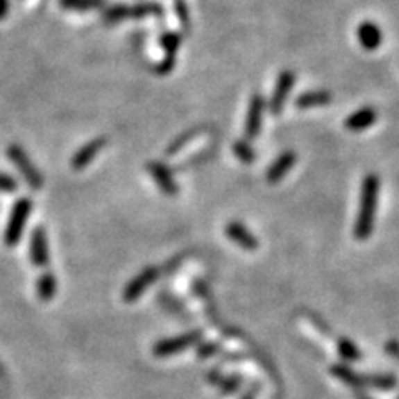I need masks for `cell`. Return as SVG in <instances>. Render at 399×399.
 <instances>
[{
	"label": "cell",
	"mask_w": 399,
	"mask_h": 399,
	"mask_svg": "<svg viewBox=\"0 0 399 399\" xmlns=\"http://www.w3.org/2000/svg\"><path fill=\"white\" fill-rule=\"evenodd\" d=\"M377 193H380V178L376 175H368L361 188V207L355 225V237L359 241H364L375 228L373 225L376 217Z\"/></svg>",
	"instance_id": "cell-1"
},
{
	"label": "cell",
	"mask_w": 399,
	"mask_h": 399,
	"mask_svg": "<svg viewBox=\"0 0 399 399\" xmlns=\"http://www.w3.org/2000/svg\"><path fill=\"white\" fill-rule=\"evenodd\" d=\"M160 14H162V7L153 2L137 3V6H113L105 12L103 20L107 24H115L127 19H144V17Z\"/></svg>",
	"instance_id": "cell-2"
},
{
	"label": "cell",
	"mask_w": 399,
	"mask_h": 399,
	"mask_svg": "<svg viewBox=\"0 0 399 399\" xmlns=\"http://www.w3.org/2000/svg\"><path fill=\"white\" fill-rule=\"evenodd\" d=\"M32 212V200L24 196L20 198L12 208L10 218H8V223L6 228V243L7 246H15L19 243L20 237H22L24 225L28 220Z\"/></svg>",
	"instance_id": "cell-3"
},
{
	"label": "cell",
	"mask_w": 399,
	"mask_h": 399,
	"mask_svg": "<svg viewBox=\"0 0 399 399\" xmlns=\"http://www.w3.org/2000/svg\"><path fill=\"white\" fill-rule=\"evenodd\" d=\"M7 155L8 158L12 160V163L19 168V171L22 173L25 182L28 183V187H31L32 190H40L42 185H44V178H42L39 170L32 165L31 158H28V155L24 152L22 146L10 145L7 150Z\"/></svg>",
	"instance_id": "cell-4"
},
{
	"label": "cell",
	"mask_w": 399,
	"mask_h": 399,
	"mask_svg": "<svg viewBox=\"0 0 399 399\" xmlns=\"http://www.w3.org/2000/svg\"><path fill=\"white\" fill-rule=\"evenodd\" d=\"M201 339V331L195 330L190 331V333H185L182 336H175V338H168V339H162L153 346V355L160 356V358H165V356H171V355H178L188 348L195 346L198 344Z\"/></svg>",
	"instance_id": "cell-5"
},
{
	"label": "cell",
	"mask_w": 399,
	"mask_h": 399,
	"mask_svg": "<svg viewBox=\"0 0 399 399\" xmlns=\"http://www.w3.org/2000/svg\"><path fill=\"white\" fill-rule=\"evenodd\" d=\"M158 268L157 266H146L145 270H142L133 280L128 281V285L124 289V301L127 303H133L138 298L145 293V289H148L155 283V280L158 278Z\"/></svg>",
	"instance_id": "cell-6"
},
{
	"label": "cell",
	"mask_w": 399,
	"mask_h": 399,
	"mask_svg": "<svg viewBox=\"0 0 399 399\" xmlns=\"http://www.w3.org/2000/svg\"><path fill=\"white\" fill-rule=\"evenodd\" d=\"M295 80L296 75L291 72V70H285L278 75V80H276L275 90H273L271 100H270V110L273 115H278V113L283 112L285 102H287L289 90L295 87Z\"/></svg>",
	"instance_id": "cell-7"
},
{
	"label": "cell",
	"mask_w": 399,
	"mask_h": 399,
	"mask_svg": "<svg viewBox=\"0 0 399 399\" xmlns=\"http://www.w3.org/2000/svg\"><path fill=\"white\" fill-rule=\"evenodd\" d=\"M264 110V100L260 94L251 96L250 107L246 113V124H245V135L248 140H255L258 137L260 128H262V117Z\"/></svg>",
	"instance_id": "cell-8"
},
{
	"label": "cell",
	"mask_w": 399,
	"mask_h": 399,
	"mask_svg": "<svg viewBox=\"0 0 399 399\" xmlns=\"http://www.w3.org/2000/svg\"><path fill=\"white\" fill-rule=\"evenodd\" d=\"M146 168H148L152 178L155 180V182H157L160 190L165 193V195L173 196V195H176V193H178V185H176L173 175H171V171H170V168H168L165 163L150 162L148 165H146Z\"/></svg>",
	"instance_id": "cell-9"
},
{
	"label": "cell",
	"mask_w": 399,
	"mask_h": 399,
	"mask_svg": "<svg viewBox=\"0 0 399 399\" xmlns=\"http://www.w3.org/2000/svg\"><path fill=\"white\" fill-rule=\"evenodd\" d=\"M31 260L37 268H44L49 264V245L45 230L39 226L33 230L31 239Z\"/></svg>",
	"instance_id": "cell-10"
},
{
	"label": "cell",
	"mask_w": 399,
	"mask_h": 399,
	"mask_svg": "<svg viewBox=\"0 0 399 399\" xmlns=\"http://www.w3.org/2000/svg\"><path fill=\"white\" fill-rule=\"evenodd\" d=\"M356 37L364 50H376L383 42V32L377 27V24L371 20H364L358 25Z\"/></svg>",
	"instance_id": "cell-11"
},
{
	"label": "cell",
	"mask_w": 399,
	"mask_h": 399,
	"mask_svg": "<svg viewBox=\"0 0 399 399\" xmlns=\"http://www.w3.org/2000/svg\"><path fill=\"white\" fill-rule=\"evenodd\" d=\"M107 140L105 138H95V140L88 142L87 145H83L72 158V168L74 170H83V168L90 165L94 162V158L100 153V150L103 148Z\"/></svg>",
	"instance_id": "cell-12"
},
{
	"label": "cell",
	"mask_w": 399,
	"mask_h": 399,
	"mask_svg": "<svg viewBox=\"0 0 399 399\" xmlns=\"http://www.w3.org/2000/svg\"><path fill=\"white\" fill-rule=\"evenodd\" d=\"M225 233L228 235L233 243H237L238 246H241L243 250L253 251L258 248V239H256L255 235H251L245 226H243L241 223H238V221H232V223L226 225Z\"/></svg>",
	"instance_id": "cell-13"
},
{
	"label": "cell",
	"mask_w": 399,
	"mask_h": 399,
	"mask_svg": "<svg viewBox=\"0 0 399 399\" xmlns=\"http://www.w3.org/2000/svg\"><path fill=\"white\" fill-rule=\"evenodd\" d=\"M295 163H296V155L293 152H285L283 155H280V157L273 162V165L268 168L266 171L268 183L275 185L281 182V180L285 178V175L289 171V168L295 167Z\"/></svg>",
	"instance_id": "cell-14"
},
{
	"label": "cell",
	"mask_w": 399,
	"mask_h": 399,
	"mask_svg": "<svg viewBox=\"0 0 399 399\" xmlns=\"http://www.w3.org/2000/svg\"><path fill=\"white\" fill-rule=\"evenodd\" d=\"M376 119H377V113L375 108L364 107L358 112L351 113V115L346 119V121H344V127H346L348 130H351V132H359V130H364V128L371 127V125H375Z\"/></svg>",
	"instance_id": "cell-15"
},
{
	"label": "cell",
	"mask_w": 399,
	"mask_h": 399,
	"mask_svg": "<svg viewBox=\"0 0 399 399\" xmlns=\"http://www.w3.org/2000/svg\"><path fill=\"white\" fill-rule=\"evenodd\" d=\"M333 100V96L328 90H312L305 92L296 99V107L300 110H306V108H314V107H325Z\"/></svg>",
	"instance_id": "cell-16"
},
{
	"label": "cell",
	"mask_w": 399,
	"mask_h": 399,
	"mask_svg": "<svg viewBox=\"0 0 399 399\" xmlns=\"http://www.w3.org/2000/svg\"><path fill=\"white\" fill-rule=\"evenodd\" d=\"M331 371H333V375L339 377L343 383L350 384L353 388H364V386L369 388V376H361L358 373L353 371V369L341 366V364H336V366L331 368Z\"/></svg>",
	"instance_id": "cell-17"
},
{
	"label": "cell",
	"mask_w": 399,
	"mask_h": 399,
	"mask_svg": "<svg viewBox=\"0 0 399 399\" xmlns=\"http://www.w3.org/2000/svg\"><path fill=\"white\" fill-rule=\"evenodd\" d=\"M37 296L42 301H50L57 293V278L53 273H44L40 275V278L37 280Z\"/></svg>",
	"instance_id": "cell-18"
},
{
	"label": "cell",
	"mask_w": 399,
	"mask_h": 399,
	"mask_svg": "<svg viewBox=\"0 0 399 399\" xmlns=\"http://www.w3.org/2000/svg\"><path fill=\"white\" fill-rule=\"evenodd\" d=\"M208 380L212 381V383H217L218 386H220L221 391L226 393V394L235 393L239 388V386H241V377H238V376L225 377V376H221L218 371H210Z\"/></svg>",
	"instance_id": "cell-19"
},
{
	"label": "cell",
	"mask_w": 399,
	"mask_h": 399,
	"mask_svg": "<svg viewBox=\"0 0 399 399\" xmlns=\"http://www.w3.org/2000/svg\"><path fill=\"white\" fill-rule=\"evenodd\" d=\"M60 6L69 10H95L103 7V0H60Z\"/></svg>",
	"instance_id": "cell-20"
},
{
	"label": "cell",
	"mask_w": 399,
	"mask_h": 399,
	"mask_svg": "<svg viewBox=\"0 0 399 399\" xmlns=\"http://www.w3.org/2000/svg\"><path fill=\"white\" fill-rule=\"evenodd\" d=\"M338 351L343 359L348 361H358L361 359V351L356 348V344L350 341V339H339L338 341Z\"/></svg>",
	"instance_id": "cell-21"
},
{
	"label": "cell",
	"mask_w": 399,
	"mask_h": 399,
	"mask_svg": "<svg viewBox=\"0 0 399 399\" xmlns=\"http://www.w3.org/2000/svg\"><path fill=\"white\" fill-rule=\"evenodd\" d=\"M233 153L237 155V157L241 160L243 163H246V165H250V163H253L255 162V158H256V153H255V150L251 148L250 144L248 142H243V140H239V142H235V145H233Z\"/></svg>",
	"instance_id": "cell-22"
},
{
	"label": "cell",
	"mask_w": 399,
	"mask_h": 399,
	"mask_svg": "<svg viewBox=\"0 0 399 399\" xmlns=\"http://www.w3.org/2000/svg\"><path fill=\"white\" fill-rule=\"evenodd\" d=\"M396 377L391 375H371L369 376V388H377L383 389V391H389L394 389L396 386Z\"/></svg>",
	"instance_id": "cell-23"
},
{
	"label": "cell",
	"mask_w": 399,
	"mask_h": 399,
	"mask_svg": "<svg viewBox=\"0 0 399 399\" xmlns=\"http://www.w3.org/2000/svg\"><path fill=\"white\" fill-rule=\"evenodd\" d=\"M160 42H162V47L165 49L167 56L175 57L176 56V50H178V47H180V42H182V40H180L178 33L167 32V33H163Z\"/></svg>",
	"instance_id": "cell-24"
},
{
	"label": "cell",
	"mask_w": 399,
	"mask_h": 399,
	"mask_svg": "<svg viewBox=\"0 0 399 399\" xmlns=\"http://www.w3.org/2000/svg\"><path fill=\"white\" fill-rule=\"evenodd\" d=\"M196 135H198V130H190V132H187V133H183L182 137H178L176 140L171 144L170 146L167 148V155H175V153H178L180 150H183L185 146H187L190 142L195 138Z\"/></svg>",
	"instance_id": "cell-25"
},
{
	"label": "cell",
	"mask_w": 399,
	"mask_h": 399,
	"mask_svg": "<svg viewBox=\"0 0 399 399\" xmlns=\"http://www.w3.org/2000/svg\"><path fill=\"white\" fill-rule=\"evenodd\" d=\"M218 350H220V343H203L200 344L198 350H196V355H198L201 359H207L210 356L218 353Z\"/></svg>",
	"instance_id": "cell-26"
},
{
	"label": "cell",
	"mask_w": 399,
	"mask_h": 399,
	"mask_svg": "<svg viewBox=\"0 0 399 399\" xmlns=\"http://www.w3.org/2000/svg\"><path fill=\"white\" fill-rule=\"evenodd\" d=\"M173 67H175V57L167 56L165 60L160 62V64L155 67V72L160 74V75H167V74H170L171 70H173Z\"/></svg>",
	"instance_id": "cell-27"
},
{
	"label": "cell",
	"mask_w": 399,
	"mask_h": 399,
	"mask_svg": "<svg viewBox=\"0 0 399 399\" xmlns=\"http://www.w3.org/2000/svg\"><path fill=\"white\" fill-rule=\"evenodd\" d=\"M17 190V182L12 176L8 175H3L0 173V192H6V193H12Z\"/></svg>",
	"instance_id": "cell-28"
},
{
	"label": "cell",
	"mask_w": 399,
	"mask_h": 399,
	"mask_svg": "<svg viewBox=\"0 0 399 399\" xmlns=\"http://www.w3.org/2000/svg\"><path fill=\"white\" fill-rule=\"evenodd\" d=\"M176 10H178V15H180V19H182V22L188 25V8H187V6H185L183 2H178V6H176Z\"/></svg>",
	"instance_id": "cell-29"
},
{
	"label": "cell",
	"mask_w": 399,
	"mask_h": 399,
	"mask_svg": "<svg viewBox=\"0 0 399 399\" xmlns=\"http://www.w3.org/2000/svg\"><path fill=\"white\" fill-rule=\"evenodd\" d=\"M386 350L391 353L393 356H396V358H399V344L398 343H394V341L388 343V344H386Z\"/></svg>",
	"instance_id": "cell-30"
},
{
	"label": "cell",
	"mask_w": 399,
	"mask_h": 399,
	"mask_svg": "<svg viewBox=\"0 0 399 399\" xmlns=\"http://www.w3.org/2000/svg\"><path fill=\"white\" fill-rule=\"evenodd\" d=\"M7 12H8V0H0V20L6 19Z\"/></svg>",
	"instance_id": "cell-31"
},
{
	"label": "cell",
	"mask_w": 399,
	"mask_h": 399,
	"mask_svg": "<svg viewBox=\"0 0 399 399\" xmlns=\"http://www.w3.org/2000/svg\"><path fill=\"white\" fill-rule=\"evenodd\" d=\"M256 393H258V388H251L250 391H248L245 396H243V399H255V396H256Z\"/></svg>",
	"instance_id": "cell-32"
},
{
	"label": "cell",
	"mask_w": 399,
	"mask_h": 399,
	"mask_svg": "<svg viewBox=\"0 0 399 399\" xmlns=\"http://www.w3.org/2000/svg\"><path fill=\"white\" fill-rule=\"evenodd\" d=\"M359 399H368V398H366V396H363V394H361V396H359Z\"/></svg>",
	"instance_id": "cell-33"
}]
</instances>
